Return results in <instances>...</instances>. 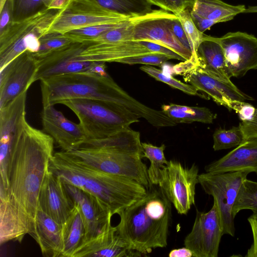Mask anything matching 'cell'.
I'll return each mask as SVG.
<instances>
[{
  "label": "cell",
  "instance_id": "obj_1",
  "mask_svg": "<svg viewBox=\"0 0 257 257\" xmlns=\"http://www.w3.org/2000/svg\"><path fill=\"white\" fill-rule=\"evenodd\" d=\"M54 139L26 120L14 141L8 172V188L0 198V243H21L31 232L40 192L53 156Z\"/></svg>",
  "mask_w": 257,
  "mask_h": 257
},
{
  "label": "cell",
  "instance_id": "obj_2",
  "mask_svg": "<svg viewBox=\"0 0 257 257\" xmlns=\"http://www.w3.org/2000/svg\"><path fill=\"white\" fill-rule=\"evenodd\" d=\"M43 106L70 99H88L115 103L145 118L152 125L172 126L174 121L162 110L149 107L131 96L108 74L83 71L40 81Z\"/></svg>",
  "mask_w": 257,
  "mask_h": 257
},
{
  "label": "cell",
  "instance_id": "obj_3",
  "mask_svg": "<svg viewBox=\"0 0 257 257\" xmlns=\"http://www.w3.org/2000/svg\"><path fill=\"white\" fill-rule=\"evenodd\" d=\"M49 169L64 183L96 197L113 214L144 196L147 189L137 181L102 171L70 153H55Z\"/></svg>",
  "mask_w": 257,
  "mask_h": 257
},
{
  "label": "cell",
  "instance_id": "obj_4",
  "mask_svg": "<svg viewBox=\"0 0 257 257\" xmlns=\"http://www.w3.org/2000/svg\"><path fill=\"white\" fill-rule=\"evenodd\" d=\"M171 211V203L160 187L151 185L144 196L118 213L116 231L130 248L150 253L167 245Z\"/></svg>",
  "mask_w": 257,
  "mask_h": 257
},
{
  "label": "cell",
  "instance_id": "obj_5",
  "mask_svg": "<svg viewBox=\"0 0 257 257\" xmlns=\"http://www.w3.org/2000/svg\"><path fill=\"white\" fill-rule=\"evenodd\" d=\"M67 152L102 171L133 179L147 189L151 185L147 166L142 161L143 149L139 132H125Z\"/></svg>",
  "mask_w": 257,
  "mask_h": 257
},
{
  "label": "cell",
  "instance_id": "obj_6",
  "mask_svg": "<svg viewBox=\"0 0 257 257\" xmlns=\"http://www.w3.org/2000/svg\"><path fill=\"white\" fill-rule=\"evenodd\" d=\"M59 104L69 108L77 116L86 141L107 138L139 122L138 114L119 104L98 100L70 99Z\"/></svg>",
  "mask_w": 257,
  "mask_h": 257
},
{
  "label": "cell",
  "instance_id": "obj_7",
  "mask_svg": "<svg viewBox=\"0 0 257 257\" xmlns=\"http://www.w3.org/2000/svg\"><path fill=\"white\" fill-rule=\"evenodd\" d=\"M59 10L44 8L23 19L11 21L0 32V70L26 51L38 52L40 39L48 34Z\"/></svg>",
  "mask_w": 257,
  "mask_h": 257
},
{
  "label": "cell",
  "instance_id": "obj_8",
  "mask_svg": "<svg viewBox=\"0 0 257 257\" xmlns=\"http://www.w3.org/2000/svg\"><path fill=\"white\" fill-rule=\"evenodd\" d=\"M131 18L105 8L96 0H68L59 11L48 34L63 35L74 30L124 21Z\"/></svg>",
  "mask_w": 257,
  "mask_h": 257
},
{
  "label": "cell",
  "instance_id": "obj_9",
  "mask_svg": "<svg viewBox=\"0 0 257 257\" xmlns=\"http://www.w3.org/2000/svg\"><path fill=\"white\" fill-rule=\"evenodd\" d=\"M248 172L236 171L198 175L199 183L205 192L213 196L215 202L223 234L234 236L232 208L238 191Z\"/></svg>",
  "mask_w": 257,
  "mask_h": 257
},
{
  "label": "cell",
  "instance_id": "obj_10",
  "mask_svg": "<svg viewBox=\"0 0 257 257\" xmlns=\"http://www.w3.org/2000/svg\"><path fill=\"white\" fill-rule=\"evenodd\" d=\"M198 171L195 164L186 167L173 160H170L162 170L158 186L180 214H187L195 204Z\"/></svg>",
  "mask_w": 257,
  "mask_h": 257
},
{
  "label": "cell",
  "instance_id": "obj_11",
  "mask_svg": "<svg viewBox=\"0 0 257 257\" xmlns=\"http://www.w3.org/2000/svg\"><path fill=\"white\" fill-rule=\"evenodd\" d=\"M188 60V68L181 75L184 81L207 94L216 103L233 110L237 101L253 100L239 89L230 80L221 79L206 71L198 59L191 57Z\"/></svg>",
  "mask_w": 257,
  "mask_h": 257
},
{
  "label": "cell",
  "instance_id": "obj_12",
  "mask_svg": "<svg viewBox=\"0 0 257 257\" xmlns=\"http://www.w3.org/2000/svg\"><path fill=\"white\" fill-rule=\"evenodd\" d=\"M84 45V43L72 42L43 57L36 58L38 69L35 81L83 71L107 74L105 63L77 60Z\"/></svg>",
  "mask_w": 257,
  "mask_h": 257
},
{
  "label": "cell",
  "instance_id": "obj_13",
  "mask_svg": "<svg viewBox=\"0 0 257 257\" xmlns=\"http://www.w3.org/2000/svg\"><path fill=\"white\" fill-rule=\"evenodd\" d=\"M83 43L84 47L77 57L78 61L117 62L122 58L152 53L174 55V52L169 48L147 41L131 40L112 43Z\"/></svg>",
  "mask_w": 257,
  "mask_h": 257
},
{
  "label": "cell",
  "instance_id": "obj_14",
  "mask_svg": "<svg viewBox=\"0 0 257 257\" xmlns=\"http://www.w3.org/2000/svg\"><path fill=\"white\" fill-rule=\"evenodd\" d=\"M175 16L163 9L153 10L141 16L131 26L132 40L156 43L176 52L185 60L190 59L192 52L182 45L170 29V20Z\"/></svg>",
  "mask_w": 257,
  "mask_h": 257
},
{
  "label": "cell",
  "instance_id": "obj_15",
  "mask_svg": "<svg viewBox=\"0 0 257 257\" xmlns=\"http://www.w3.org/2000/svg\"><path fill=\"white\" fill-rule=\"evenodd\" d=\"M223 230L215 202L207 212L196 210L190 232L184 239V245L193 252L194 257H217Z\"/></svg>",
  "mask_w": 257,
  "mask_h": 257
},
{
  "label": "cell",
  "instance_id": "obj_16",
  "mask_svg": "<svg viewBox=\"0 0 257 257\" xmlns=\"http://www.w3.org/2000/svg\"><path fill=\"white\" fill-rule=\"evenodd\" d=\"M27 92L0 108V185L8 186V172L15 140L26 119Z\"/></svg>",
  "mask_w": 257,
  "mask_h": 257
},
{
  "label": "cell",
  "instance_id": "obj_17",
  "mask_svg": "<svg viewBox=\"0 0 257 257\" xmlns=\"http://www.w3.org/2000/svg\"><path fill=\"white\" fill-rule=\"evenodd\" d=\"M38 61L26 51L0 70V108L27 90L35 81Z\"/></svg>",
  "mask_w": 257,
  "mask_h": 257
},
{
  "label": "cell",
  "instance_id": "obj_18",
  "mask_svg": "<svg viewBox=\"0 0 257 257\" xmlns=\"http://www.w3.org/2000/svg\"><path fill=\"white\" fill-rule=\"evenodd\" d=\"M215 40L221 46L231 77L257 69V38L245 33L229 32Z\"/></svg>",
  "mask_w": 257,
  "mask_h": 257
},
{
  "label": "cell",
  "instance_id": "obj_19",
  "mask_svg": "<svg viewBox=\"0 0 257 257\" xmlns=\"http://www.w3.org/2000/svg\"><path fill=\"white\" fill-rule=\"evenodd\" d=\"M141 253L129 247L119 236L111 220L95 236L84 241L71 257H134Z\"/></svg>",
  "mask_w": 257,
  "mask_h": 257
},
{
  "label": "cell",
  "instance_id": "obj_20",
  "mask_svg": "<svg viewBox=\"0 0 257 257\" xmlns=\"http://www.w3.org/2000/svg\"><path fill=\"white\" fill-rule=\"evenodd\" d=\"M41 117L43 131L54 139L62 151L69 152L76 149L86 141L79 123L67 119L54 105L43 106Z\"/></svg>",
  "mask_w": 257,
  "mask_h": 257
},
{
  "label": "cell",
  "instance_id": "obj_21",
  "mask_svg": "<svg viewBox=\"0 0 257 257\" xmlns=\"http://www.w3.org/2000/svg\"><path fill=\"white\" fill-rule=\"evenodd\" d=\"M38 206L62 225L68 218L74 202L61 179L49 169L40 192Z\"/></svg>",
  "mask_w": 257,
  "mask_h": 257
},
{
  "label": "cell",
  "instance_id": "obj_22",
  "mask_svg": "<svg viewBox=\"0 0 257 257\" xmlns=\"http://www.w3.org/2000/svg\"><path fill=\"white\" fill-rule=\"evenodd\" d=\"M64 185L81 215L85 229L83 242L97 235L113 214L93 195L72 185Z\"/></svg>",
  "mask_w": 257,
  "mask_h": 257
},
{
  "label": "cell",
  "instance_id": "obj_23",
  "mask_svg": "<svg viewBox=\"0 0 257 257\" xmlns=\"http://www.w3.org/2000/svg\"><path fill=\"white\" fill-rule=\"evenodd\" d=\"M212 174L242 171L257 174V138L245 140L220 159L205 167Z\"/></svg>",
  "mask_w": 257,
  "mask_h": 257
},
{
  "label": "cell",
  "instance_id": "obj_24",
  "mask_svg": "<svg viewBox=\"0 0 257 257\" xmlns=\"http://www.w3.org/2000/svg\"><path fill=\"white\" fill-rule=\"evenodd\" d=\"M30 235L44 256L61 257L63 249L62 225L38 206Z\"/></svg>",
  "mask_w": 257,
  "mask_h": 257
},
{
  "label": "cell",
  "instance_id": "obj_25",
  "mask_svg": "<svg viewBox=\"0 0 257 257\" xmlns=\"http://www.w3.org/2000/svg\"><path fill=\"white\" fill-rule=\"evenodd\" d=\"M197 53L200 65L206 71L221 79L230 80L222 48L214 37L204 34Z\"/></svg>",
  "mask_w": 257,
  "mask_h": 257
},
{
  "label": "cell",
  "instance_id": "obj_26",
  "mask_svg": "<svg viewBox=\"0 0 257 257\" xmlns=\"http://www.w3.org/2000/svg\"><path fill=\"white\" fill-rule=\"evenodd\" d=\"M245 9L244 5L233 6L221 0H193L191 12L216 24L230 21Z\"/></svg>",
  "mask_w": 257,
  "mask_h": 257
},
{
  "label": "cell",
  "instance_id": "obj_27",
  "mask_svg": "<svg viewBox=\"0 0 257 257\" xmlns=\"http://www.w3.org/2000/svg\"><path fill=\"white\" fill-rule=\"evenodd\" d=\"M85 234L84 224L78 207L74 208L62 224L63 249L61 257H71L83 242Z\"/></svg>",
  "mask_w": 257,
  "mask_h": 257
},
{
  "label": "cell",
  "instance_id": "obj_28",
  "mask_svg": "<svg viewBox=\"0 0 257 257\" xmlns=\"http://www.w3.org/2000/svg\"><path fill=\"white\" fill-rule=\"evenodd\" d=\"M162 111L177 123H192L195 121L211 123L214 114L205 107L188 106L174 103L164 104Z\"/></svg>",
  "mask_w": 257,
  "mask_h": 257
},
{
  "label": "cell",
  "instance_id": "obj_29",
  "mask_svg": "<svg viewBox=\"0 0 257 257\" xmlns=\"http://www.w3.org/2000/svg\"><path fill=\"white\" fill-rule=\"evenodd\" d=\"M143 149V158L149 160L150 165L148 169V175L151 185H158L163 168L168 164L164 155L166 146L162 144L160 147L151 144L142 143Z\"/></svg>",
  "mask_w": 257,
  "mask_h": 257
},
{
  "label": "cell",
  "instance_id": "obj_30",
  "mask_svg": "<svg viewBox=\"0 0 257 257\" xmlns=\"http://www.w3.org/2000/svg\"><path fill=\"white\" fill-rule=\"evenodd\" d=\"M137 17H138L132 18L124 21L98 25L74 30L63 35L69 38L73 42L83 43L110 30L128 25L135 21Z\"/></svg>",
  "mask_w": 257,
  "mask_h": 257
},
{
  "label": "cell",
  "instance_id": "obj_31",
  "mask_svg": "<svg viewBox=\"0 0 257 257\" xmlns=\"http://www.w3.org/2000/svg\"><path fill=\"white\" fill-rule=\"evenodd\" d=\"M243 209H249L257 214V182L247 178L242 182L238 191L232 208L233 217Z\"/></svg>",
  "mask_w": 257,
  "mask_h": 257
},
{
  "label": "cell",
  "instance_id": "obj_32",
  "mask_svg": "<svg viewBox=\"0 0 257 257\" xmlns=\"http://www.w3.org/2000/svg\"><path fill=\"white\" fill-rule=\"evenodd\" d=\"M214 151L236 147L245 139L239 125L233 126L229 130L217 129L213 135Z\"/></svg>",
  "mask_w": 257,
  "mask_h": 257
},
{
  "label": "cell",
  "instance_id": "obj_33",
  "mask_svg": "<svg viewBox=\"0 0 257 257\" xmlns=\"http://www.w3.org/2000/svg\"><path fill=\"white\" fill-rule=\"evenodd\" d=\"M174 15L177 17L183 27L190 45L192 57L197 59V49L203 38L204 33L200 32L196 28L191 18L190 12L187 8Z\"/></svg>",
  "mask_w": 257,
  "mask_h": 257
},
{
  "label": "cell",
  "instance_id": "obj_34",
  "mask_svg": "<svg viewBox=\"0 0 257 257\" xmlns=\"http://www.w3.org/2000/svg\"><path fill=\"white\" fill-rule=\"evenodd\" d=\"M140 69L158 81L167 84L171 87L178 89L188 94H198V90L191 84L182 82L172 76L165 74L162 70L149 65L143 66Z\"/></svg>",
  "mask_w": 257,
  "mask_h": 257
},
{
  "label": "cell",
  "instance_id": "obj_35",
  "mask_svg": "<svg viewBox=\"0 0 257 257\" xmlns=\"http://www.w3.org/2000/svg\"><path fill=\"white\" fill-rule=\"evenodd\" d=\"M40 42L41 45L38 52L32 53L37 59L43 57L73 42L64 35L52 33L42 37L40 39Z\"/></svg>",
  "mask_w": 257,
  "mask_h": 257
},
{
  "label": "cell",
  "instance_id": "obj_36",
  "mask_svg": "<svg viewBox=\"0 0 257 257\" xmlns=\"http://www.w3.org/2000/svg\"><path fill=\"white\" fill-rule=\"evenodd\" d=\"M141 17H137L135 21L128 25L110 30L87 42L112 43L132 40L131 26Z\"/></svg>",
  "mask_w": 257,
  "mask_h": 257
},
{
  "label": "cell",
  "instance_id": "obj_37",
  "mask_svg": "<svg viewBox=\"0 0 257 257\" xmlns=\"http://www.w3.org/2000/svg\"><path fill=\"white\" fill-rule=\"evenodd\" d=\"M44 8L43 0H14L13 21L29 17Z\"/></svg>",
  "mask_w": 257,
  "mask_h": 257
},
{
  "label": "cell",
  "instance_id": "obj_38",
  "mask_svg": "<svg viewBox=\"0 0 257 257\" xmlns=\"http://www.w3.org/2000/svg\"><path fill=\"white\" fill-rule=\"evenodd\" d=\"M172 59H173L172 57L165 54L152 53L122 58L118 60L117 62L131 65L143 64L159 66Z\"/></svg>",
  "mask_w": 257,
  "mask_h": 257
},
{
  "label": "cell",
  "instance_id": "obj_39",
  "mask_svg": "<svg viewBox=\"0 0 257 257\" xmlns=\"http://www.w3.org/2000/svg\"><path fill=\"white\" fill-rule=\"evenodd\" d=\"M152 5H155L166 11L173 14L184 10L192 6L193 0H147Z\"/></svg>",
  "mask_w": 257,
  "mask_h": 257
},
{
  "label": "cell",
  "instance_id": "obj_40",
  "mask_svg": "<svg viewBox=\"0 0 257 257\" xmlns=\"http://www.w3.org/2000/svg\"><path fill=\"white\" fill-rule=\"evenodd\" d=\"M169 25L170 29L176 38L185 48L191 52L188 39L183 27L176 16L170 19Z\"/></svg>",
  "mask_w": 257,
  "mask_h": 257
},
{
  "label": "cell",
  "instance_id": "obj_41",
  "mask_svg": "<svg viewBox=\"0 0 257 257\" xmlns=\"http://www.w3.org/2000/svg\"><path fill=\"white\" fill-rule=\"evenodd\" d=\"M14 0H7L0 11V32L13 21Z\"/></svg>",
  "mask_w": 257,
  "mask_h": 257
},
{
  "label": "cell",
  "instance_id": "obj_42",
  "mask_svg": "<svg viewBox=\"0 0 257 257\" xmlns=\"http://www.w3.org/2000/svg\"><path fill=\"white\" fill-rule=\"evenodd\" d=\"M245 139L257 138V108L254 114L250 120L241 121L239 124Z\"/></svg>",
  "mask_w": 257,
  "mask_h": 257
},
{
  "label": "cell",
  "instance_id": "obj_43",
  "mask_svg": "<svg viewBox=\"0 0 257 257\" xmlns=\"http://www.w3.org/2000/svg\"><path fill=\"white\" fill-rule=\"evenodd\" d=\"M238 114L241 121L250 120L253 117L255 108L250 104L245 101H238L234 110Z\"/></svg>",
  "mask_w": 257,
  "mask_h": 257
},
{
  "label": "cell",
  "instance_id": "obj_44",
  "mask_svg": "<svg viewBox=\"0 0 257 257\" xmlns=\"http://www.w3.org/2000/svg\"><path fill=\"white\" fill-rule=\"evenodd\" d=\"M247 220L251 228L253 243L245 256L257 257V214L253 213Z\"/></svg>",
  "mask_w": 257,
  "mask_h": 257
},
{
  "label": "cell",
  "instance_id": "obj_45",
  "mask_svg": "<svg viewBox=\"0 0 257 257\" xmlns=\"http://www.w3.org/2000/svg\"><path fill=\"white\" fill-rule=\"evenodd\" d=\"M105 8L115 13L120 12L126 5L128 0H96Z\"/></svg>",
  "mask_w": 257,
  "mask_h": 257
},
{
  "label": "cell",
  "instance_id": "obj_46",
  "mask_svg": "<svg viewBox=\"0 0 257 257\" xmlns=\"http://www.w3.org/2000/svg\"><path fill=\"white\" fill-rule=\"evenodd\" d=\"M190 14L192 21L196 28L202 33L205 31L209 30L213 25L216 24L214 21L200 17L191 12Z\"/></svg>",
  "mask_w": 257,
  "mask_h": 257
},
{
  "label": "cell",
  "instance_id": "obj_47",
  "mask_svg": "<svg viewBox=\"0 0 257 257\" xmlns=\"http://www.w3.org/2000/svg\"><path fill=\"white\" fill-rule=\"evenodd\" d=\"M170 257H191L193 256L192 251L186 246L172 249L169 253Z\"/></svg>",
  "mask_w": 257,
  "mask_h": 257
},
{
  "label": "cell",
  "instance_id": "obj_48",
  "mask_svg": "<svg viewBox=\"0 0 257 257\" xmlns=\"http://www.w3.org/2000/svg\"><path fill=\"white\" fill-rule=\"evenodd\" d=\"M55 0H43L45 7L48 8L49 6Z\"/></svg>",
  "mask_w": 257,
  "mask_h": 257
},
{
  "label": "cell",
  "instance_id": "obj_49",
  "mask_svg": "<svg viewBox=\"0 0 257 257\" xmlns=\"http://www.w3.org/2000/svg\"><path fill=\"white\" fill-rule=\"evenodd\" d=\"M7 0H0V11L2 10Z\"/></svg>",
  "mask_w": 257,
  "mask_h": 257
},
{
  "label": "cell",
  "instance_id": "obj_50",
  "mask_svg": "<svg viewBox=\"0 0 257 257\" xmlns=\"http://www.w3.org/2000/svg\"><path fill=\"white\" fill-rule=\"evenodd\" d=\"M252 11L254 13H257V6H254L252 8Z\"/></svg>",
  "mask_w": 257,
  "mask_h": 257
}]
</instances>
